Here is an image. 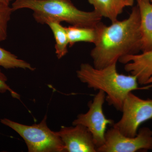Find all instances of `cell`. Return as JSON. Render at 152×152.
Here are the masks:
<instances>
[{
  "label": "cell",
  "mask_w": 152,
  "mask_h": 152,
  "mask_svg": "<svg viewBox=\"0 0 152 152\" xmlns=\"http://www.w3.org/2000/svg\"><path fill=\"white\" fill-rule=\"evenodd\" d=\"M97 38L91 56L94 66L102 69L117 63L122 57L137 54L142 51L140 16L137 5L129 16L107 26L100 22L96 26Z\"/></svg>",
  "instance_id": "obj_1"
},
{
  "label": "cell",
  "mask_w": 152,
  "mask_h": 152,
  "mask_svg": "<svg viewBox=\"0 0 152 152\" xmlns=\"http://www.w3.org/2000/svg\"><path fill=\"white\" fill-rule=\"evenodd\" d=\"M116 64L96 69L90 64L84 63L77 71V75L79 80L89 88L103 91L108 104L121 111L123 103L129 93L135 90L148 89L152 85L139 88L137 77L118 73Z\"/></svg>",
  "instance_id": "obj_2"
},
{
  "label": "cell",
  "mask_w": 152,
  "mask_h": 152,
  "mask_svg": "<svg viewBox=\"0 0 152 152\" xmlns=\"http://www.w3.org/2000/svg\"><path fill=\"white\" fill-rule=\"evenodd\" d=\"M11 8L13 12L22 9L32 10L34 18L42 24L57 21L76 26L95 27L102 18L94 11L79 10L71 0H16Z\"/></svg>",
  "instance_id": "obj_3"
},
{
  "label": "cell",
  "mask_w": 152,
  "mask_h": 152,
  "mask_svg": "<svg viewBox=\"0 0 152 152\" xmlns=\"http://www.w3.org/2000/svg\"><path fill=\"white\" fill-rule=\"evenodd\" d=\"M45 116L39 124L28 126L8 119L1 123L12 129L24 140L29 152H65V148L57 132L50 129Z\"/></svg>",
  "instance_id": "obj_4"
},
{
  "label": "cell",
  "mask_w": 152,
  "mask_h": 152,
  "mask_svg": "<svg viewBox=\"0 0 152 152\" xmlns=\"http://www.w3.org/2000/svg\"><path fill=\"white\" fill-rule=\"evenodd\" d=\"M121 112V119L112 126L124 136L135 137L140 125L152 119V99H141L131 92L124 101Z\"/></svg>",
  "instance_id": "obj_5"
},
{
  "label": "cell",
  "mask_w": 152,
  "mask_h": 152,
  "mask_svg": "<svg viewBox=\"0 0 152 152\" xmlns=\"http://www.w3.org/2000/svg\"><path fill=\"white\" fill-rule=\"evenodd\" d=\"M106 96L103 91H99L93 100L88 104V111L86 113L79 114L72 122L73 125H82L88 129L97 149L104 143L107 126H113L115 123L113 120L107 118L104 113L103 106Z\"/></svg>",
  "instance_id": "obj_6"
},
{
  "label": "cell",
  "mask_w": 152,
  "mask_h": 152,
  "mask_svg": "<svg viewBox=\"0 0 152 152\" xmlns=\"http://www.w3.org/2000/svg\"><path fill=\"white\" fill-rule=\"evenodd\" d=\"M152 150V131L148 127L141 128L134 137L122 134L116 128L106 131L104 143L97 149V152H135Z\"/></svg>",
  "instance_id": "obj_7"
},
{
  "label": "cell",
  "mask_w": 152,
  "mask_h": 152,
  "mask_svg": "<svg viewBox=\"0 0 152 152\" xmlns=\"http://www.w3.org/2000/svg\"><path fill=\"white\" fill-rule=\"evenodd\" d=\"M62 126L57 132L64 145L66 152H97L91 133L85 126Z\"/></svg>",
  "instance_id": "obj_8"
},
{
  "label": "cell",
  "mask_w": 152,
  "mask_h": 152,
  "mask_svg": "<svg viewBox=\"0 0 152 152\" xmlns=\"http://www.w3.org/2000/svg\"><path fill=\"white\" fill-rule=\"evenodd\" d=\"M118 61L125 64V71L137 77L140 84L146 85L152 76V50L140 54L125 56Z\"/></svg>",
  "instance_id": "obj_9"
},
{
  "label": "cell",
  "mask_w": 152,
  "mask_h": 152,
  "mask_svg": "<svg viewBox=\"0 0 152 152\" xmlns=\"http://www.w3.org/2000/svg\"><path fill=\"white\" fill-rule=\"evenodd\" d=\"M88 1L96 12L113 22L118 20L125 8L133 6L134 0H88Z\"/></svg>",
  "instance_id": "obj_10"
},
{
  "label": "cell",
  "mask_w": 152,
  "mask_h": 152,
  "mask_svg": "<svg viewBox=\"0 0 152 152\" xmlns=\"http://www.w3.org/2000/svg\"><path fill=\"white\" fill-rule=\"evenodd\" d=\"M140 16L142 51L152 50V4L150 0H137Z\"/></svg>",
  "instance_id": "obj_11"
},
{
  "label": "cell",
  "mask_w": 152,
  "mask_h": 152,
  "mask_svg": "<svg viewBox=\"0 0 152 152\" xmlns=\"http://www.w3.org/2000/svg\"><path fill=\"white\" fill-rule=\"evenodd\" d=\"M71 47L79 42H86L94 44L97 38V31L95 27H84L71 26L66 27Z\"/></svg>",
  "instance_id": "obj_12"
},
{
  "label": "cell",
  "mask_w": 152,
  "mask_h": 152,
  "mask_svg": "<svg viewBox=\"0 0 152 152\" xmlns=\"http://www.w3.org/2000/svg\"><path fill=\"white\" fill-rule=\"evenodd\" d=\"M46 24L52 30L56 40V53L57 58H61L68 52L69 45V39L66 27L61 24V22L57 21H50Z\"/></svg>",
  "instance_id": "obj_13"
},
{
  "label": "cell",
  "mask_w": 152,
  "mask_h": 152,
  "mask_svg": "<svg viewBox=\"0 0 152 152\" xmlns=\"http://www.w3.org/2000/svg\"><path fill=\"white\" fill-rule=\"evenodd\" d=\"M0 66L6 69L21 68L33 71L35 68L23 60L20 59L15 55L0 47Z\"/></svg>",
  "instance_id": "obj_14"
},
{
  "label": "cell",
  "mask_w": 152,
  "mask_h": 152,
  "mask_svg": "<svg viewBox=\"0 0 152 152\" xmlns=\"http://www.w3.org/2000/svg\"><path fill=\"white\" fill-rule=\"evenodd\" d=\"M13 11L10 5L0 2V42L7 37L8 23Z\"/></svg>",
  "instance_id": "obj_15"
},
{
  "label": "cell",
  "mask_w": 152,
  "mask_h": 152,
  "mask_svg": "<svg viewBox=\"0 0 152 152\" xmlns=\"http://www.w3.org/2000/svg\"><path fill=\"white\" fill-rule=\"evenodd\" d=\"M7 77L0 69V93H5L8 91L10 93L11 95L13 97L20 99V95L11 89L8 85L7 84Z\"/></svg>",
  "instance_id": "obj_16"
},
{
  "label": "cell",
  "mask_w": 152,
  "mask_h": 152,
  "mask_svg": "<svg viewBox=\"0 0 152 152\" xmlns=\"http://www.w3.org/2000/svg\"><path fill=\"white\" fill-rule=\"evenodd\" d=\"M13 1L14 0H0V2L4 3L8 5H10V3Z\"/></svg>",
  "instance_id": "obj_17"
},
{
  "label": "cell",
  "mask_w": 152,
  "mask_h": 152,
  "mask_svg": "<svg viewBox=\"0 0 152 152\" xmlns=\"http://www.w3.org/2000/svg\"><path fill=\"white\" fill-rule=\"evenodd\" d=\"M151 83H152V76L148 80L147 82V84Z\"/></svg>",
  "instance_id": "obj_18"
},
{
  "label": "cell",
  "mask_w": 152,
  "mask_h": 152,
  "mask_svg": "<svg viewBox=\"0 0 152 152\" xmlns=\"http://www.w3.org/2000/svg\"><path fill=\"white\" fill-rule=\"evenodd\" d=\"M150 1L151 3H152V0H150Z\"/></svg>",
  "instance_id": "obj_19"
}]
</instances>
